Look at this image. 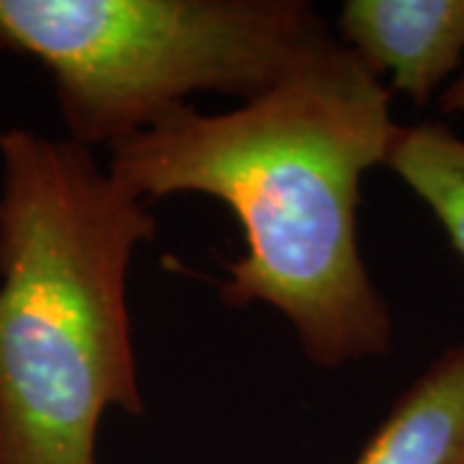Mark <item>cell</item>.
I'll use <instances>...</instances> for the list:
<instances>
[{"label": "cell", "mask_w": 464, "mask_h": 464, "mask_svg": "<svg viewBox=\"0 0 464 464\" xmlns=\"http://www.w3.org/2000/svg\"><path fill=\"white\" fill-rule=\"evenodd\" d=\"M356 464H464V341L411 384Z\"/></svg>", "instance_id": "cell-5"}, {"label": "cell", "mask_w": 464, "mask_h": 464, "mask_svg": "<svg viewBox=\"0 0 464 464\" xmlns=\"http://www.w3.org/2000/svg\"><path fill=\"white\" fill-rule=\"evenodd\" d=\"M341 44L415 106L454 75L464 57V0H346Z\"/></svg>", "instance_id": "cell-4"}, {"label": "cell", "mask_w": 464, "mask_h": 464, "mask_svg": "<svg viewBox=\"0 0 464 464\" xmlns=\"http://www.w3.org/2000/svg\"><path fill=\"white\" fill-rule=\"evenodd\" d=\"M439 106L444 114H464V72L444 88Z\"/></svg>", "instance_id": "cell-7"}, {"label": "cell", "mask_w": 464, "mask_h": 464, "mask_svg": "<svg viewBox=\"0 0 464 464\" xmlns=\"http://www.w3.org/2000/svg\"><path fill=\"white\" fill-rule=\"evenodd\" d=\"M155 217L67 137L0 132V464H96L140 415L127 274Z\"/></svg>", "instance_id": "cell-2"}, {"label": "cell", "mask_w": 464, "mask_h": 464, "mask_svg": "<svg viewBox=\"0 0 464 464\" xmlns=\"http://www.w3.org/2000/svg\"><path fill=\"white\" fill-rule=\"evenodd\" d=\"M392 93L328 36L282 81L225 114L191 106L111 148L109 170L140 199L225 201L246 253L225 264L219 297L268 304L317 366L382 356L392 315L359 248L366 170L384 166L400 124Z\"/></svg>", "instance_id": "cell-1"}, {"label": "cell", "mask_w": 464, "mask_h": 464, "mask_svg": "<svg viewBox=\"0 0 464 464\" xmlns=\"http://www.w3.org/2000/svg\"><path fill=\"white\" fill-rule=\"evenodd\" d=\"M384 166L423 201L464 258V140L444 124L398 127Z\"/></svg>", "instance_id": "cell-6"}, {"label": "cell", "mask_w": 464, "mask_h": 464, "mask_svg": "<svg viewBox=\"0 0 464 464\" xmlns=\"http://www.w3.org/2000/svg\"><path fill=\"white\" fill-rule=\"evenodd\" d=\"M328 36L302 0H0V50L50 72L83 148H114L194 93L253 99Z\"/></svg>", "instance_id": "cell-3"}]
</instances>
